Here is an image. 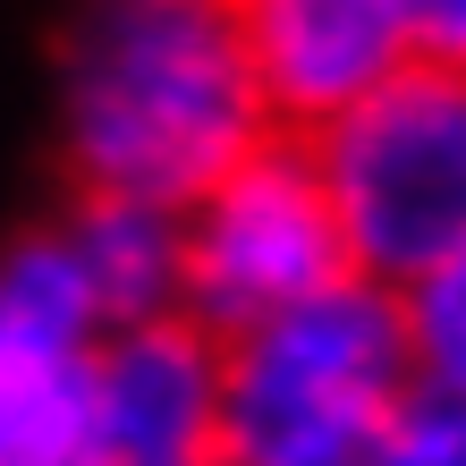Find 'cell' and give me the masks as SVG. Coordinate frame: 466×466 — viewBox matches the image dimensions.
<instances>
[{"instance_id":"obj_4","label":"cell","mask_w":466,"mask_h":466,"mask_svg":"<svg viewBox=\"0 0 466 466\" xmlns=\"http://www.w3.org/2000/svg\"><path fill=\"white\" fill-rule=\"evenodd\" d=\"M339 280H356L348 238L289 127H271L204 204L178 212V306L170 314H187L204 339H229Z\"/></svg>"},{"instance_id":"obj_6","label":"cell","mask_w":466,"mask_h":466,"mask_svg":"<svg viewBox=\"0 0 466 466\" xmlns=\"http://www.w3.org/2000/svg\"><path fill=\"white\" fill-rule=\"evenodd\" d=\"M246 60H255L271 127L306 136L416 51V0H238Z\"/></svg>"},{"instance_id":"obj_9","label":"cell","mask_w":466,"mask_h":466,"mask_svg":"<svg viewBox=\"0 0 466 466\" xmlns=\"http://www.w3.org/2000/svg\"><path fill=\"white\" fill-rule=\"evenodd\" d=\"M373 466H466V450H458V399L450 390H407V407L390 416Z\"/></svg>"},{"instance_id":"obj_5","label":"cell","mask_w":466,"mask_h":466,"mask_svg":"<svg viewBox=\"0 0 466 466\" xmlns=\"http://www.w3.org/2000/svg\"><path fill=\"white\" fill-rule=\"evenodd\" d=\"M60 466H221V450H212V339L187 314L102 331Z\"/></svg>"},{"instance_id":"obj_2","label":"cell","mask_w":466,"mask_h":466,"mask_svg":"<svg viewBox=\"0 0 466 466\" xmlns=\"http://www.w3.org/2000/svg\"><path fill=\"white\" fill-rule=\"evenodd\" d=\"M407 390L424 381L407 365L399 297L373 280H339L306 306L212 339V450L221 466L322 458L373 441L407 407Z\"/></svg>"},{"instance_id":"obj_1","label":"cell","mask_w":466,"mask_h":466,"mask_svg":"<svg viewBox=\"0 0 466 466\" xmlns=\"http://www.w3.org/2000/svg\"><path fill=\"white\" fill-rule=\"evenodd\" d=\"M271 136L238 0H86L68 43V196L187 212Z\"/></svg>"},{"instance_id":"obj_8","label":"cell","mask_w":466,"mask_h":466,"mask_svg":"<svg viewBox=\"0 0 466 466\" xmlns=\"http://www.w3.org/2000/svg\"><path fill=\"white\" fill-rule=\"evenodd\" d=\"M51 229H60L102 331H127V322H153L178 306V212H153L127 196H68Z\"/></svg>"},{"instance_id":"obj_7","label":"cell","mask_w":466,"mask_h":466,"mask_svg":"<svg viewBox=\"0 0 466 466\" xmlns=\"http://www.w3.org/2000/svg\"><path fill=\"white\" fill-rule=\"evenodd\" d=\"M102 348V314L76 280L60 229H35L0 255V399L76 373Z\"/></svg>"},{"instance_id":"obj_3","label":"cell","mask_w":466,"mask_h":466,"mask_svg":"<svg viewBox=\"0 0 466 466\" xmlns=\"http://www.w3.org/2000/svg\"><path fill=\"white\" fill-rule=\"evenodd\" d=\"M356 280L407 289L466 263V60H407L297 136Z\"/></svg>"}]
</instances>
